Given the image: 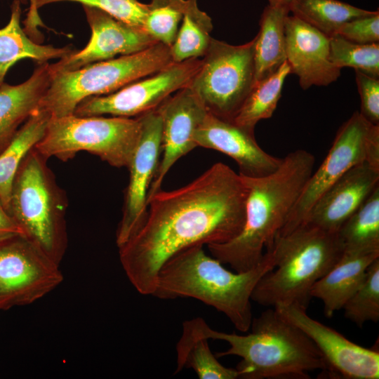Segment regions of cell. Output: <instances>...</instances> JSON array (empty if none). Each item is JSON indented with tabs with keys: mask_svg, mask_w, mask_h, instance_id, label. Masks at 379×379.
I'll return each mask as SVG.
<instances>
[{
	"mask_svg": "<svg viewBox=\"0 0 379 379\" xmlns=\"http://www.w3.org/2000/svg\"><path fill=\"white\" fill-rule=\"evenodd\" d=\"M247 194L243 176L218 162L183 187L153 194L143 223L118 247L137 291L152 295L160 268L178 252L235 237L244 223Z\"/></svg>",
	"mask_w": 379,
	"mask_h": 379,
	"instance_id": "6da1fadb",
	"label": "cell"
},
{
	"mask_svg": "<svg viewBox=\"0 0 379 379\" xmlns=\"http://www.w3.org/2000/svg\"><path fill=\"white\" fill-rule=\"evenodd\" d=\"M314 156L296 149L282 158L274 172L262 177L243 176L248 194L240 232L222 244L207 245L212 256L237 272L248 271L262 260L284 224L314 171Z\"/></svg>",
	"mask_w": 379,
	"mask_h": 379,
	"instance_id": "7a4b0ae2",
	"label": "cell"
},
{
	"mask_svg": "<svg viewBox=\"0 0 379 379\" xmlns=\"http://www.w3.org/2000/svg\"><path fill=\"white\" fill-rule=\"evenodd\" d=\"M267 249L254 268L234 273L208 256L204 245L187 248L170 258L160 268L152 295L159 299L192 298L223 313L234 327L249 331L253 320L251 295L259 280L276 265Z\"/></svg>",
	"mask_w": 379,
	"mask_h": 379,
	"instance_id": "3957f363",
	"label": "cell"
},
{
	"mask_svg": "<svg viewBox=\"0 0 379 379\" xmlns=\"http://www.w3.org/2000/svg\"><path fill=\"white\" fill-rule=\"evenodd\" d=\"M247 335L211 328L204 319L201 331L208 340L227 342L230 347L217 358L234 355L241 360L236 369L239 378H310V373L325 369L321 353L311 339L272 307L253 318Z\"/></svg>",
	"mask_w": 379,
	"mask_h": 379,
	"instance_id": "277c9868",
	"label": "cell"
},
{
	"mask_svg": "<svg viewBox=\"0 0 379 379\" xmlns=\"http://www.w3.org/2000/svg\"><path fill=\"white\" fill-rule=\"evenodd\" d=\"M272 249L275 267L256 284L251 300L262 306L295 305L307 308L310 291L339 260L343 246L338 232L304 222L283 236L276 235Z\"/></svg>",
	"mask_w": 379,
	"mask_h": 379,
	"instance_id": "5b68a950",
	"label": "cell"
},
{
	"mask_svg": "<svg viewBox=\"0 0 379 379\" xmlns=\"http://www.w3.org/2000/svg\"><path fill=\"white\" fill-rule=\"evenodd\" d=\"M34 147L20 164L7 211L24 237L60 265L67 246L65 192Z\"/></svg>",
	"mask_w": 379,
	"mask_h": 379,
	"instance_id": "8992f818",
	"label": "cell"
},
{
	"mask_svg": "<svg viewBox=\"0 0 379 379\" xmlns=\"http://www.w3.org/2000/svg\"><path fill=\"white\" fill-rule=\"evenodd\" d=\"M170 47L157 43L142 51L87 65L78 69L51 73L49 86L38 109L51 117L72 114L84 100L114 93L171 63Z\"/></svg>",
	"mask_w": 379,
	"mask_h": 379,
	"instance_id": "52a82bcc",
	"label": "cell"
},
{
	"mask_svg": "<svg viewBox=\"0 0 379 379\" xmlns=\"http://www.w3.org/2000/svg\"><path fill=\"white\" fill-rule=\"evenodd\" d=\"M137 117L77 116L51 117L34 148L47 159L67 161L86 151L116 168H128L140 138Z\"/></svg>",
	"mask_w": 379,
	"mask_h": 379,
	"instance_id": "ba28073f",
	"label": "cell"
},
{
	"mask_svg": "<svg viewBox=\"0 0 379 379\" xmlns=\"http://www.w3.org/2000/svg\"><path fill=\"white\" fill-rule=\"evenodd\" d=\"M368 164L379 168V125L359 111L338 128L319 167L312 172L277 235L288 234L301 225L320 196L352 168Z\"/></svg>",
	"mask_w": 379,
	"mask_h": 379,
	"instance_id": "9c48e42d",
	"label": "cell"
},
{
	"mask_svg": "<svg viewBox=\"0 0 379 379\" xmlns=\"http://www.w3.org/2000/svg\"><path fill=\"white\" fill-rule=\"evenodd\" d=\"M254 40L231 45L212 38L190 88L207 112L232 121L254 84Z\"/></svg>",
	"mask_w": 379,
	"mask_h": 379,
	"instance_id": "30bf717a",
	"label": "cell"
},
{
	"mask_svg": "<svg viewBox=\"0 0 379 379\" xmlns=\"http://www.w3.org/2000/svg\"><path fill=\"white\" fill-rule=\"evenodd\" d=\"M62 280L59 265L24 236L0 241V310L32 304Z\"/></svg>",
	"mask_w": 379,
	"mask_h": 379,
	"instance_id": "8fae6325",
	"label": "cell"
},
{
	"mask_svg": "<svg viewBox=\"0 0 379 379\" xmlns=\"http://www.w3.org/2000/svg\"><path fill=\"white\" fill-rule=\"evenodd\" d=\"M201 64V58L172 62L114 93L82 100L73 114L137 117L156 109L171 95L187 86Z\"/></svg>",
	"mask_w": 379,
	"mask_h": 379,
	"instance_id": "7c38bea8",
	"label": "cell"
},
{
	"mask_svg": "<svg viewBox=\"0 0 379 379\" xmlns=\"http://www.w3.org/2000/svg\"><path fill=\"white\" fill-rule=\"evenodd\" d=\"M286 320L300 328L321 353L324 373L334 378L378 379L379 352L350 340L333 328L312 318L295 305L274 307Z\"/></svg>",
	"mask_w": 379,
	"mask_h": 379,
	"instance_id": "4fadbf2b",
	"label": "cell"
},
{
	"mask_svg": "<svg viewBox=\"0 0 379 379\" xmlns=\"http://www.w3.org/2000/svg\"><path fill=\"white\" fill-rule=\"evenodd\" d=\"M141 123L139 140L130 164L122 217L116 233L117 246L140 227L147 211V197L161 154V119L158 109L138 117Z\"/></svg>",
	"mask_w": 379,
	"mask_h": 379,
	"instance_id": "5bb4252c",
	"label": "cell"
},
{
	"mask_svg": "<svg viewBox=\"0 0 379 379\" xmlns=\"http://www.w3.org/2000/svg\"><path fill=\"white\" fill-rule=\"evenodd\" d=\"M82 6L91 29V39L81 51H74L49 64L51 73L76 70L117 55L133 54L158 43L142 28L127 24L98 8Z\"/></svg>",
	"mask_w": 379,
	"mask_h": 379,
	"instance_id": "9a60e30c",
	"label": "cell"
},
{
	"mask_svg": "<svg viewBox=\"0 0 379 379\" xmlns=\"http://www.w3.org/2000/svg\"><path fill=\"white\" fill-rule=\"evenodd\" d=\"M157 109L161 119V154L147 201L161 190L164 177L174 164L197 147L194 134L207 114L189 86L171 95Z\"/></svg>",
	"mask_w": 379,
	"mask_h": 379,
	"instance_id": "2e32d148",
	"label": "cell"
},
{
	"mask_svg": "<svg viewBox=\"0 0 379 379\" xmlns=\"http://www.w3.org/2000/svg\"><path fill=\"white\" fill-rule=\"evenodd\" d=\"M194 141L197 147L212 149L233 159L239 173L246 177L267 175L276 171L282 161L259 146L254 132L208 112L195 132Z\"/></svg>",
	"mask_w": 379,
	"mask_h": 379,
	"instance_id": "e0dca14e",
	"label": "cell"
},
{
	"mask_svg": "<svg viewBox=\"0 0 379 379\" xmlns=\"http://www.w3.org/2000/svg\"><path fill=\"white\" fill-rule=\"evenodd\" d=\"M286 56L291 73L304 90L335 81L341 69L329 58V37L294 15L284 21Z\"/></svg>",
	"mask_w": 379,
	"mask_h": 379,
	"instance_id": "ac0fdd59",
	"label": "cell"
},
{
	"mask_svg": "<svg viewBox=\"0 0 379 379\" xmlns=\"http://www.w3.org/2000/svg\"><path fill=\"white\" fill-rule=\"evenodd\" d=\"M378 186L379 168L368 164L356 166L320 196L302 223L309 222L325 231L338 232Z\"/></svg>",
	"mask_w": 379,
	"mask_h": 379,
	"instance_id": "d6986e66",
	"label": "cell"
},
{
	"mask_svg": "<svg viewBox=\"0 0 379 379\" xmlns=\"http://www.w3.org/2000/svg\"><path fill=\"white\" fill-rule=\"evenodd\" d=\"M379 258V248L344 250L335 264L312 287L311 298L323 302L324 314L331 317L363 283L368 267Z\"/></svg>",
	"mask_w": 379,
	"mask_h": 379,
	"instance_id": "ffe728a7",
	"label": "cell"
},
{
	"mask_svg": "<svg viewBox=\"0 0 379 379\" xmlns=\"http://www.w3.org/2000/svg\"><path fill=\"white\" fill-rule=\"evenodd\" d=\"M28 79L18 85L0 86V154L38 109L51 80L49 63H38Z\"/></svg>",
	"mask_w": 379,
	"mask_h": 379,
	"instance_id": "44dd1931",
	"label": "cell"
},
{
	"mask_svg": "<svg viewBox=\"0 0 379 379\" xmlns=\"http://www.w3.org/2000/svg\"><path fill=\"white\" fill-rule=\"evenodd\" d=\"M21 2L14 0L8 24L0 29V86L9 69L18 60L32 59L38 63L62 58L72 53L70 46L54 47L33 41L20 25Z\"/></svg>",
	"mask_w": 379,
	"mask_h": 379,
	"instance_id": "7402d4cb",
	"label": "cell"
},
{
	"mask_svg": "<svg viewBox=\"0 0 379 379\" xmlns=\"http://www.w3.org/2000/svg\"><path fill=\"white\" fill-rule=\"evenodd\" d=\"M204 319L196 317L182 323L181 336L176 345L175 373L183 368L193 369L200 379H236V368L221 364L211 352L208 339L201 331Z\"/></svg>",
	"mask_w": 379,
	"mask_h": 379,
	"instance_id": "603a6c76",
	"label": "cell"
},
{
	"mask_svg": "<svg viewBox=\"0 0 379 379\" xmlns=\"http://www.w3.org/2000/svg\"><path fill=\"white\" fill-rule=\"evenodd\" d=\"M286 7L267 5L263 10L260 30L254 40V84L274 73L286 60L284 21Z\"/></svg>",
	"mask_w": 379,
	"mask_h": 379,
	"instance_id": "cb8c5ba5",
	"label": "cell"
},
{
	"mask_svg": "<svg viewBox=\"0 0 379 379\" xmlns=\"http://www.w3.org/2000/svg\"><path fill=\"white\" fill-rule=\"evenodd\" d=\"M51 115L35 110L0 154V198L8 208L13 180L21 162L44 135Z\"/></svg>",
	"mask_w": 379,
	"mask_h": 379,
	"instance_id": "d4e9b609",
	"label": "cell"
},
{
	"mask_svg": "<svg viewBox=\"0 0 379 379\" xmlns=\"http://www.w3.org/2000/svg\"><path fill=\"white\" fill-rule=\"evenodd\" d=\"M289 74L290 67L286 60L274 73L254 84L232 121L254 132L258 121L272 116Z\"/></svg>",
	"mask_w": 379,
	"mask_h": 379,
	"instance_id": "484cf974",
	"label": "cell"
},
{
	"mask_svg": "<svg viewBox=\"0 0 379 379\" xmlns=\"http://www.w3.org/2000/svg\"><path fill=\"white\" fill-rule=\"evenodd\" d=\"M289 12L303 22L330 37L345 22L373 14L338 0H293Z\"/></svg>",
	"mask_w": 379,
	"mask_h": 379,
	"instance_id": "4316f807",
	"label": "cell"
},
{
	"mask_svg": "<svg viewBox=\"0 0 379 379\" xmlns=\"http://www.w3.org/2000/svg\"><path fill=\"white\" fill-rule=\"evenodd\" d=\"M212 30V20L199 8L197 0H186L182 21L170 47L173 61L180 62L201 58L210 46Z\"/></svg>",
	"mask_w": 379,
	"mask_h": 379,
	"instance_id": "83f0119b",
	"label": "cell"
},
{
	"mask_svg": "<svg viewBox=\"0 0 379 379\" xmlns=\"http://www.w3.org/2000/svg\"><path fill=\"white\" fill-rule=\"evenodd\" d=\"M344 250L379 248V186L338 232Z\"/></svg>",
	"mask_w": 379,
	"mask_h": 379,
	"instance_id": "f1b7e54d",
	"label": "cell"
},
{
	"mask_svg": "<svg viewBox=\"0 0 379 379\" xmlns=\"http://www.w3.org/2000/svg\"><path fill=\"white\" fill-rule=\"evenodd\" d=\"M329 58L340 69L352 67L379 77V43L359 44L335 34L329 37Z\"/></svg>",
	"mask_w": 379,
	"mask_h": 379,
	"instance_id": "f546056e",
	"label": "cell"
},
{
	"mask_svg": "<svg viewBox=\"0 0 379 379\" xmlns=\"http://www.w3.org/2000/svg\"><path fill=\"white\" fill-rule=\"evenodd\" d=\"M186 0H151L143 29L157 42L171 47L185 10Z\"/></svg>",
	"mask_w": 379,
	"mask_h": 379,
	"instance_id": "4dcf8cb0",
	"label": "cell"
},
{
	"mask_svg": "<svg viewBox=\"0 0 379 379\" xmlns=\"http://www.w3.org/2000/svg\"><path fill=\"white\" fill-rule=\"evenodd\" d=\"M342 309L345 317L359 327L367 321H378L379 258L368 267L363 283Z\"/></svg>",
	"mask_w": 379,
	"mask_h": 379,
	"instance_id": "1f68e13d",
	"label": "cell"
},
{
	"mask_svg": "<svg viewBox=\"0 0 379 379\" xmlns=\"http://www.w3.org/2000/svg\"><path fill=\"white\" fill-rule=\"evenodd\" d=\"M61 1H73L98 8L132 26L143 29L147 4L138 0H37L39 9L43 6Z\"/></svg>",
	"mask_w": 379,
	"mask_h": 379,
	"instance_id": "d6a6232c",
	"label": "cell"
},
{
	"mask_svg": "<svg viewBox=\"0 0 379 379\" xmlns=\"http://www.w3.org/2000/svg\"><path fill=\"white\" fill-rule=\"evenodd\" d=\"M337 34L347 40L359 44L379 42V11L351 20L343 24Z\"/></svg>",
	"mask_w": 379,
	"mask_h": 379,
	"instance_id": "836d02e7",
	"label": "cell"
},
{
	"mask_svg": "<svg viewBox=\"0 0 379 379\" xmlns=\"http://www.w3.org/2000/svg\"><path fill=\"white\" fill-rule=\"evenodd\" d=\"M361 98L360 114L371 123L379 125V79L354 69Z\"/></svg>",
	"mask_w": 379,
	"mask_h": 379,
	"instance_id": "e575fe53",
	"label": "cell"
},
{
	"mask_svg": "<svg viewBox=\"0 0 379 379\" xmlns=\"http://www.w3.org/2000/svg\"><path fill=\"white\" fill-rule=\"evenodd\" d=\"M37 0H29V11L27 17L23 22L24 31L34 41L41 43L42 40L41 33L39 30V27L44 26V23L39 15L36 7Z\"/></svg>",
	"mask_w": 379,
	"mask_h": 379,
	"instance_id": "d590c367",
	"label": "cell"
},
{
	"mask_svg": "<svg viewBox=\"0 0 379 379\" xmlns=\"http://www.w3.org/2000/svg\"><path fill=\"white\" fill-rule=\"evenodd\" d=\"M17 235L24 236L22 230L11 216L0 198V241Z\"/></svg>",
	"mask_w": 379,
	"mask_h": 379,
	"instance_id": "8d00e7d4",
	"label": "cell"
},
{
	"mask_svg": "<svg viewBox=\"0 0 379 379\" xmlns=\"http://www.w3.org/2000/svg\"><path fill=\"white\" fill-rule=\"evenodd\" d=\"M293 0H268V5L274 7H286L288 8Z\"/></svg>",
	"mask_w": 379,
	"mask_h": 379,
	"instance_id": "74e56055",
	"label": "cell"
}]
</instances>
